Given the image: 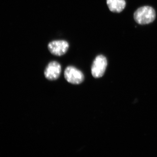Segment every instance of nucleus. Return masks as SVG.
Returning <instances> with one entry per match:
<instances>
[{
	"label": "nucleus",
	"instance_id": "1",
	"mask_svg": "<svg viewBox=\"0 0 157 157\" xmlns=\"http://www.w3.org/2000/svg\"><path fill=\"white\" fill-rule=\"evenodd\" d=\"M155 17V11L150 6L140 7L134 13V19L136 22L140 25L148 24L153 22Z\"/></svg>",
	"mask_w": 157,
	"mask_h": 157
},
{
	"label": "nucleus",
	"instance_id": "2",
	"mask_svg": "<svg viewBox=\"0 0 157 157\" xmlns=\"http://www.w3.org/2000/svg\"><path fill=\"white\" fill-rule=\"evenodd\" d=\"M107 65V58L100 55L96 57L91 67V73L93 77L99 78L102 77L106 71Z\"/></svg>",
	"mask_w": 157,
	"mask_h": 157
},
{
	"label": "nucleus",
	"instance_id": "3",
	"mask_svg": "<svg viewBox=\"0 0 157 157\" xmlns=\"http://www.w3.org/2000/svg\"><path fill=\"white\" fill-rule=\"evenodd\" d=\"M64 76L67 81L73 84H80L84 79L83 73L73 66H68L66 68Z\"/></svg>",
	"mask_w": 157,
	"mask_h": 157
},
{
	"label": "nucleus",
	"instance_id": "4",
	"mask_svg": "<svg viewBox=\"0 0 157 157\" xmlns=\"http://www.w3.org/2000/svg\"><path fill=\"white\" fill-rule=\"evenodd\" d=\"M48 47V50L53 55L61 56L67 53L69 44L65 40H55L49 43Z\"/></svg>",
	"mask_w": 157,
	"mask_h": 157
},
{
	"label": "nucleus",
	"instance_id": "5",
	"mask_svg": "<svg viewBox=\"0 0 157 157\" xmlns=\"http://www.w3.org/2000/svg\"><path fill=\"white\" fill-rule=\"evenodd\" d=\"M61 70V66L58 62L52 61L45 68L44 75L48 80H56L59 77Z\"/></svg>",
	"mask_w": 157,
	"mask_h": 157
},
{
	"label": "nucleus",
	"instance_id": "6",
	"mask_svg": "<svg viewBox=\"0 0 157 157\" xmlns=\"http://www.w3.org/2000/svg\"><path fill=\"white\" fill-rule=\"evenodd\" d=\"M107 3L109 10L115 13L121 12L126 6L125 0H107Z\"/></svg>",
	"mask_w": 157,
	"mask_h": 157
}]
</instances>
